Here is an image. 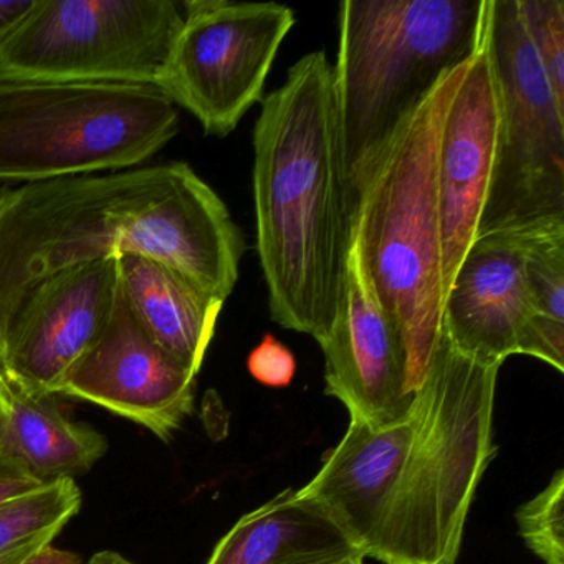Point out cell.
I'll list each match as a JSON object with an SVG mask.
<instances>
[{
  "instance_id": "11",
  "label": "cell",
  "mask_w": 564,
  "mask_h": 564,
  "mask_svg": "<svg viewBox=\"0 0 564 564\" xmlns=\"http://www.w3.org/2000/svg\"><path fill=\"white\" fill-rule=\"evenodd\" d=\"M325 391L372 429L405 417L415 391L404 339L348 240L341 296L325 338Z\"/></svg>"
},
{
  "instance_id": "27",
  "label": "cell",
  "mask_w": 564,
  "mask_h": 564,
  "mask_svg": "<svg viewBox=\"0 0 564 564\" xmlns=\"http://www.w3.org/2000/svg\"><path fill=\"white\" fill-rule=\"evenodd\" d=\"M87 564H137L133 561L124 557L123 554L117 553V551H100L90 557Z\"/></svg>"
},
{
  "instance_id": "12",
  "label": "cell",
  "mask_w": 564,
  "mask_h": 564,
  "mask_svg": "<svg viewBox=\"0 0 564 564\" xmlns=\"http://www.w3.org/2000/svg\"><path fill=\"white\" fill-rule=\"evenodd\" d=\"M118 299V259L44 280L15 313L0 366L34 394L61 395L68 376L110 323Z\"/></svg>"
},
{
  "instance_id": "26",
  "label": "cell",
  "mask_w": 564,
  "mask_h": 564,
  "mask_svg": "<svg viewBox=\"0 0 564 564\" xmlns=\"http://www.w3.org/2000/svg\"><path fill=\"white\" fill-rule=\"evenodd\" d=\"M24 564H84L78 554L72 551L58 550V547L47 546L41 553L25 561Z\"/></svg>"
},
{
  "instance_id": "15",
  "label": "cell",
  "mask_w": 564,
  "mask_h": 564,
  "mask_svg": "<svg viewBox=\"0 0 564 564\" xmlns=\"http://www.w3.org/2000/svg\"><path fill=\"white\" fill-rule=\"evenodd\" d=\"M412 431L411 409L386 427L372 429L351 419L345 437L323 458L318 474L300 488L365 557L375 546L398 487Z\"/></svg>"
},
{
  "instance_id": "10",
  "label": "cell",
  "mask_w": 564,
  "mask_h": 564,
  "mask_svg": "<svg viewBox=\"0 0 564 564\" xmlns=\"http://www.w3.org/2000/svg\"><path fill=\"white\" fill-rule=\"evenodd\" d=\"M490 2H481L477 44L445 111L438 144V219L445 293L468 247L480 236L497 164L501 101L491 52Z\"/></svg>"
},
{
  "instance_id": "16",
  "label": "cell",
  "mask_w": 564,
  "mask_h": 564,
  "mask_svg": "<svg viewBox=\"0 0 564 564\" xmlns=\"http://www.w3.org/2000/svg\"><path fill=\"white\" fill-rule=\"evenodd\" d=\"M118 275L121 295L144 332L197 375L226 302L153 257H120Z\"/></svg>"
},
{
  "instance_id": "25",
  "label": "cell",
  "mask_w": 564,
  "mask_h": 564,
  "mask_svg": "<svg viewBox=\"0 0 564 564\" xmlns=\"http://www.w3.org/2000/svg\"><path fill=\"white\" fill-rule=\"evenodd\" d=\"M34 0H0V41L31 11Z\"/></svg>"
},
{
  "instance_id": "3",
  "label": "cell",
  "mask_w": 564,
  "mask_h": 564,
  "mask_svg": "<svg viewBox=\"0 0 564 564\" xmlns=\"http://www.w3.org/2000/svg\"><path fill=\"white\" fill-rule=\"evenodd\" d=\"M467 61L441 78L346 184L348 240L401 332L414 391L444 333L438 144Z\"/></svg>"
},
{
  "instance_id": "7",
  "label": "cell",
  "mask_w": 564,
  "mask_h": 564,
  "mask_svg": "<svg viewBox=\"0 0 564 564\" xmlns=\"http://www.w3.org/2000/svg\"><path fill=\"white\" fill-rule=\"evenodd\" d=\"M183 19L176 0H34L0 41V80L154 87Z\"/></svg>"
},
{
  "instance_id": "22",
  "label": "cell",
  "mask_w": 564,
  "mask_h": 564,
  "mask_svg": "<svg viewBox=\"0 0 564 564\" xmlns=\"http://www.w3.org/2000/svg\"><path fill=\"white\" fill-rule=\"evenodd\" d=\"M517 6L554 97L564 107V2L517 0Z\"/></svg>"
},
{
  "instance_id": "21",
  "label": "cell",
  "mask_w": 564,
  "mask_h": 564,
  "mask_svg": "<svg viewBox=\"0 0 564 564\" xmlns=\"http://www.w3.org/2000/svg\"><path fill=\"white\" fill-rule=\"evenodd\" d=\"M518 530L544 564H564V471L517 511Z\"/></svg>"
},
{
  "instance_id": "24",
  "label": "cell",
  "mask_w": 564,
  "mask_h": 564,
  "mask_svg": "<svg viewBox=\"0 0 564 564\" xmlns=\"http://www.w3.org/2000/svg\"><path fill=\"white\" fill-rule=\"evenodd\" d=\"M31 471L25 470L14 457L0 448V505L8 503L22 495L31 494L44 487Z\"/></svg>"
},
{
  "instance_id": "4",
  "label": "cell",
  "mask_w": 564,
  "mask_h": 564,
  "mask_svg": "<svg viewBox=\"0 0 564 564\" xmlns=\"http://www.w3.org/2000/svg\"><path fill=\"white\" fill-rule=\"evenodd\" d=\"M500 366L452 348L442 333L415 389L414 431L398 487L368 557L384 564H455L475 490L494 455Z\"/></svg>"
},
{
  "instance_id": "1",
  "label": "cell",
  "mask_w": 564,
  "mask_h": 564,
  "mask_svg": "<svg viewBox=\"0 0 564 564\" xmlns=\"http://www.w3.org/2000/svg\"><path fill=\"white\" fill-rule=\"evenodd\" d=\"M246 240L186 163L0 187V349L32 290L75 267L153 257L226 302Z\"/></svg>"
},
{
  "instance_id": "28",
  "label": "cell",
  "mask_w": 564,
  "mask_h": 564,
  "mask_svg": "<svg viewBox=\"0 0 564 564\" xmlns=\"http://www.w3.org/2000/svg\"><path fill=\"white\" fill-rule=\"evenodd\" d=\"M329 564H365V556L346 557V560L335 561V563Z\"/></svg>"
},
{
  "instance_id": "17",
  "label": "cell",
  "mask_w": 564,
  "mask_h": 564,
  "mask_svg": "<svg viewBox=\"0 0 564 564\" xmlns=\"http://www.w3.org/2000/svg\"><path fill=\"white\" fill-rule=\"evenodd\" d=\"M362 556L300 490L282 491L240 518L207 564H329Z\"/></svg>"
},
{
  "instance_id": "20",
  "label": "cell",
  "mask_w": 564,
  "mask_h": 564,
  "mask_svg": "<svg viewBox=\"0 0 564 564\" xmlns=\"http://www.w3.org/2000/svg\"><path fill=\"white\" fill-rule=\"evenodd\" d=\"M82 491L62 478L0 505V564H24L41 553L80 511Z\"/></svg>"
},
{
  "instance_id": "14",
  "label": "cell",
  "mask_w": 564,
  "mask_h": 564,
  "mask_svg": "<svg viewBox=\"0 0 564 564\" xmlns=\"http://www.w3.org/2000/svg\"><path fill=\"white\" fill-rule=\"evenodd\" d=\"M547 220L480 234L444 300L442 332L455 351L484 366L520 355L530 322L524 257Z\"/></svg>"
},
{
  "instance_id": "8",
  "label": "cell",
  "mask_w": 564,
  "mask_h": 564,
  "mask_svg": "<svg viewBox=\"0 0 564 564\" xmlns=\"http://www.w3.org/2000/svg\"><path fill=\"white\" fill-rule=\"evenodd\" d=\"M500 138L480 234L564 219V107L541 68L517 0H491Z\"/></svg>"
},
{
  "instance_id": "2",
  "label": "cell",
  "mask_w": 564,
  "mask_h": 564,
  "mask_svg": "<svg viewBox=\"0 0 564 564\" xmlns=\"http://www.w3.org/2000/svg\"><path fill=\"white\" fill-rule=\"evenodd\" d=\"M333 65L310 52L262 100L253 128L257 253L276 325L322 341L338 308L348 247Z\"/></svg>"
},
{
  "instance_id": "9",
  "label": "cell",
  "mask_w": 564,
  "mask_h": 564,
  "mask_svg": "<svg viewBox=\"0 0 564 564\" xmlns=\"http://www.w3.org/2000/svg\"><path fill=\"white\" fill-rule=\"evenodd\" d=\"M154 87L189 111L207 137L227 138L263 100L267 78L295 25L273 2L189 0Z\"/></svg>"
},
{
  "instance_id": "19",
  "label": "cell",
  "mask_w": 564,
  "mask_h": 564,
  "mask_svg": "<svg viewBox=\"0 0 564 564\" xmlns=\"http://www.w3.org/2000/svg\"><path fill=\"white\" fill-rule=\"evenodd\" d=\"M530 322L520 355L564 369V219L538 230L524 257Z\"/></svg>"
},
{
  "instance_id": "23",
  "label": "cell",
  "mask_w": 564,
  "mask_h": 564,
  "mask_svg": "<svg viewBox=\"0 0 564 564\" xmlns=\"http://www.w3.org/2000/svg\"><path fill=\"white\" fill-rule=\"evenodd\" d=\"M250 375L269 388H286L295 378L296 359L275 336L267 333L247 359Z\"/></svg>"
},
{
  "instance_id": "13",
  "label": "cell",
  "mask_w": 564,
  "mask_h": 564,
  "mask_svg": "<svg viewBox=\"0 0 564 564\" xmlns=\"http://www.w3.org/2000/svg\"><path fill=\"white\" fill-rule=\"evenodd\" d=\"M196 376L144 332L120 289L110 323L61 395L94 402L170 441L193 414Z\"/></svg>"
},
{
  "instance_id": "6",
  "label": "cell",
  "mask_w": 564,
  "mask_h": 564,
  "mask_svg": "<svg viewBox=\"0 0 564 564\" xmlns=\"http://www.w3.org/2000/svg\"><path fill=\"white\" fill-rule=\"evenodd\" d=\"M177 131V108L153 85L0 80L2 183L133 170Z\"/></svg>"
},
{
  "instance_id": "5",
  "label": "cell",
  "mask_w": 564,
  "mask_h": 564,
  "mask_svg": "<svg viewBox=\"0 0 564 564\" xmlns=\"http://www.w3.org/2000/svg\"><path fill=\"white\" fill-rule=\"evenodd\" d=\"M484 0H345L333 91L349 177L445 74L464 64Z\"/></svg>"
},
{
  "instance_id": "18",
  "label": "cell",
  "mask_w": 564,
  "mask_h": 564,
  "mask_svg": "<svg viewBox=\"0 0 564 564\" xmlns=\"http://www.w3.org/2000/svg\"><path fill=\"white\" fill-rule=\"evenodd\" d=\"M0 448L52 484L90 470L108 442L90 425L70 421L55 395L34 394L0 366Z\"/></svg>"
}]
</instances>
